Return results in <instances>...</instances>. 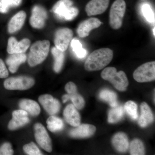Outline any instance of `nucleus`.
I'll use <instances>...</instances> for the list:
<instances>
[{"mask_svg":"<svg viewBox=\"0 0 155 155\" xmlns=\"http://www.w3.org/2000/svg\"><path fill=\"white\" fill-rule=\"evenodd\" d=\"M50 47V41L47 40L35 42L31 47L28 54V65L34 67L44 62L48 55Z\"/></svg>","mask_w":155,"mask_h":155,"instance_id":"nucleus-2","label":"nucleus"},{"mask_svg":"<svg viewBox=\"0 0 155 155\" xmlns=\"http://www.w3.org/2000/svg\"><path fill=\"white\" fill-rule=\"evenodd\" d=\"M126 9L124 0H116L113 3L109 14V23L113 29L117 30L122 27Z\"/></svg>","mask_w":155,"mask_h":155,"instance_id":"nucleus-5","label":"nucleus"},{"mask_svg":"<svg viewBox=\"0 0 155 155\" xmlns=\"http://www.w3.org/2000/svg\"><path fill=\"white\" fill-rule=\"evenodd\" d=\"M71 42V47L78 58L81 59L86 57L87 51L82 47V44L79 40L75 38L73 39Z\"/></svg>","mask_w":155,"mask_h":155,"instance_id":"nucleus-30","label":"nucleus"},{"mask_svg":"<svg viewBox=\"0 0 155 155\" xmlns=\"http://www.w3.org/2000/svg\"><path fill=\"white\" fill-rule=\"evenodd\" d=\"M100 98L103 101L109 103L112 107L118 105L117 101V95L114 92L109 90H103L100 93Z\"/></svg>","mask_w":155,"mask_h":155,"instance_id":"nucleus-27","label":"nucleus"},{"mask_svg":"<svg viewBox=\"0 0 155 155\" xmlns=\"http://www.w3.org/2000/svg\"><path fill=\"white\" fill-rule=\"evenodd\" d=\"M8 75V71L5 64L3 60L0 59V78H6Z\"/></svg>","mask_w":155,"mask_h":155,"instance_id":"nucleus-35","label":"nucleus"},{"mask_svg":"<svg viewBox=\"0 0 155 155\" xmlns=\"http://www.w3.org/2000/svg\"><path fill=\"white\" fill-rule=\"evenodd\" d=\"M130 153L131 155L145 154L144 145L140 140L136 139L131 141L130 144Z\"/></svg>","mask_w":155,"mask_h":155,"instance_id":"nucleus-29","label":"nucleus"},{"mask_svg":"<svg viewBox=\"0 0 155 155\" xmlns=\"http://www.w3.org/2000/svg\"><path fill=\"white\" fill-rule=\"evenodd\" d=\"M31 41L28 38L23 39L18 41L14 37H11L8 40L7 52L10 54L24 53L30 46Z\"/></svg>","mask_w":155,"mask_h":155,"instance_id":"nucleus-12","label":"nucleus"},{"mask_svg":"<svg viewBox=\"0 0 155 155\" xmlns=\"http://www.w3.org/2000/svg\"><path fill=\"white\" fill-rule=\"evenodd\" d=\"M64 119L66 122L73 127L80 125L81 117L74 105L70 104L65 108L64 112Z\"/></svg>","mask_w":155,"mask_h":155,"instance_id":"nucleus-19","label":"nucleus"},{"mask_svg":"<svg viewBox=\"0 0 155 155\" xmlns=\"http://www.w3.org/2000/svg\"><path fill=\"white\" fill-rule=\"evenodd\" d=\"M73 5L71 0H59L53 6V12L59 19L71 21L77 17L79 13L78 9L72 7Z\"/></svg>","mask_w":155,"mask_h":155,"instance_id":"nucleus-4","label":"nucleus"},{"mask_svg":"<svg viewBox=\"0 0 155 155\" xmlns=\"http://www.w3.org/2000/svg\"><path fill=\"white\" fill-rule=\"evenodd\" d=\"M65 89L68 94L63 96V102L65 103L70 99L75 108L78 110L82 109L84 107L85 102L82 96L78 93L77 87L75 84L72 82H68L65 86Z\"/></svg>","mask_w":155,"mask_h":155,"instance_id":"nucleus-10","label":"nucleus"},{"mask_svg":"<svg viewBox=\"0 0 155 155\" xmlns=\"http://www.w3.org/2000/svg\"><path fill=\"white\" fill-rule=\"evenodd\" d=\"M124 109L121 105H117L111 109L108 114L109 123H114L119 122L124 116Z\"/></svg>","mask_w":155,"mask_h":155,"instance_id":"nucleus-26","label":"nucleus"},{"mask_svg":"<svg viewBox=\"0 0 155 155\" xmlns=\"http://www.w3.org/2000/svg\"><path fill=\"white\" fill-rule=\"evenodd\" d=\"M155 27L153 28V34L154 36L155 37Z\"/></svg>","mask_w":155,"mask_h":155,"instance_id":"nucleus-36","label":"nucleus"},{"mask_svg":"<svg viewBox=\"0 0 155 155\" xmlns=\"http://www.w3.org/2000/svg\"><path fill=\"white\" fill-rule=\"evenodd\" d=\"M102 22L97 18H90L81 22L77 29V33L81 38H85L89 35L93 29L99 27Z\"/></svg>","mask_w":155,"mask_h":155,"instance_id":"nucleus-16","label":"nucleus"},{"mask_svg":"<svg viewBox=\"0 0 155 155\" xmlns=\"http://www.w3.org/2000/svg\"><path fill=\"white\" fill-rule=\"evenodd\" d=\"M96 130L94 125L89 124L79 125L74 129L70 130L69 134L73 138H87L93 135Z\"/></svg>","mask_w":155,"mask_h":155,"instance_id":"nucleus-17","label":"nucleus"},{"mask_svg":"<svg viewBox=\"0 0 155 155\" xmlns=\"http://www.w3.org/2000/svg\"><path fill=\"white\" fill-rule=\"evenodd\" d=\"M73 32L70 28H61L56 31L54 35L55 47L58 49L65 52L69 47L73 38Z\"/></svg>","mask_w":155,"mask_h":155,"instance_id":"nucleus-8","label":"nucleus"},{"mask_svg":"<svg viewBox=\"0 0 155 155\" xmlns=\"http://www.w3.org/2000/svg\"><path fill=\"white\" fill-rule=\"evenodd\" d=\"M46 122L48 129L51 132H57L62 130L64 127L63 120L53 115H51L48 118Z\"/></svg>","mask_w":155,"mask_h":155,"instance_id":"nucleus-25","label":"nucleus"},{"mask_svg":"<svg viewBox=\"0 0 155 155\" xmlns=\"http://www.w3.org/2000/svg\"><path fill=\"white\" fill-rule=\"evenodd\" d=\"M24 152L27 155H43L38 147L33 142L25 145L23 147Z\"/></svg>","mask_w":155,"mask_h":155,"instance_id":"nucleus-33","label":"nucleus"},{"mask_svg":"<svg viewBox=\"0 0 155 155\" xmlns=\"http://www.w3.org/2000/svg\"><path fill=\"white\" fill-rule=\"evenodd\" d=\"M14 153V150L10 143H5L0 147V155H12Z\"/></svg>","mask_w":155,"mask_h":155,"instance_id":"nucleus-34","label":"nucleus"},{"mask_svg":"<svg viewBox=\"0 0 155 155\" xmlns=\"http://www.w3.org/2000/svg\"><path fill=\"white\" fill-rule=\"evenodd\" d=\"M22 0H0V13L6 14L12 8L21 5Z\"/></svg>","mask_w":155,"mask_h":155,"instance_id":"nucleus-28","label":"nucleus"},{"mask_svg":"<svg viewBox=\"0 0 155 155\" xmlns=\"http://www.w3.org/2000/svg\"><path fill=\"white\" fill-rule=\"evenodd\" d=\"M141 115L138 120V124L141 127H145L153 121V115L150 108L145 102L140 105Z\"/></svg>","mask_w":155,"mask_h":155,"instance_id":"nucleus-22","label":"nucleus"},{"mask_svg":"<svg viewBox=\"0 0 155 155\" xmlns=\"http://www.w3.org/2000/svg\"><path fill=\"white\" fill-rule=\"evenodd\" d=\"M125 109L126 113L131 119L133 120L137 119V106L135 103L132 101H128L125 104Z\"/></svg>","mask_w":155,"mask_h":155,"instance_id":"nucleus-32","label":"nucleus"},{"mask_svg":"<svg viewBox=\"0 0 155 155\" xmlns=\"http://www.w3.org/2000/svg\"><path fill=\"white\" fill-rule=\"evenodd\" d=\"M141 11L143 17L148 22L153 23L155 22V15L151 7L147 3L143 4L141 7Z\"/></svg>","mask_w":155,"mask_h":155,"instance_id":"nucleus-31","label":"nucleus"},{"mask_svg":"<svg viewBox=\"0 0 155 155\" xmlns=\"http://www.w3.org/2000/svg\"><path fill=\"white\" fill-rule=\"evenodd\" d=\"M33 78L27 76H20L7 78L4 81V86L8 90H26L34 85Z\"/></svg>","mask_w":155,"mask_h":155,"instance_id":"nucleus-6","label":"nucleus"},{"mask_svg":"<svg viewBox=\"0 0 155 155\" xmlns=\"http://www.w3.org/2000/svg\"><path fill=\"white\" fill-rule=\"evenodd\" d=\"M110 0H91L85 6V11L89 17L103 14L108 8Z\"/></svg>","mask_w":155,"mask_h":155,"instance_id":"nucleus-15","label":"nucleus"},{"mask_svg":"<svg viewBox=\"0 0 155 155\" xmlns=\"http://www.w3.org/2000/svg\"><path fill=\"white\" fill-rule=\"evenodd\" d=\"M26 17V13L23 11H20L14 15L9 21L8 32L13 34L20 30L25 23Z\"/></svg>","mask_w":155,"mask_h":155,"instance_id":"nucleus-18","label":"nucleus"},{"mask_svg":"<svg viewBox=\"0 0 155 155\" xmlns=\"http://www.w3.org/2000/svg\"><path fill=\"white\" fill-rule=\"evenodd\" d=\"M103 79L110 82L115 88L120 91H125L128 86V81L125 72L122 71L117 72L115 67L105 68L101 72Z\"/></svg>","mask_w":155,"mask_h":155,"instance_id":"nucleus-3","label":"nucleus"},{"mask_svg":"<svg viewBox=\"0 0 155 155\" xmlns=\"http://www.w3.org/2000/svg\"><path fill=\"white\" fill-rule=\"evenodd\" d=\"M114 56L113 51L109 48H103L92 52L84 63L87 71H98L107 66Z\"/></svg>","mask_w":155,"mask_h":155,"instance_id":"nucleus-1","label":"nucleus"},{"mask_svg":"<svg viewBox=\"0 0 155 155\" xmlns=\"http://www.w3.org/2000/svg\"><path fill=\"white\" fill-rule=\"evenodd\" d=\"M133 77L136 81L140 83L155 80V61L148 62L140 66L134 72Z\"/></svg>","mask_w":155,"mask_h":155,"instance_id":"nucleus-7","label":"nucleus"},{"mask_svg":"<svg viewBox=\"0 0 155 155\" xmlns=\"http://www.w3.org/2000/svg\"><path fill=\"white\" fill-rule=\"evenodd\" d=\"M112 141L114 147L119 152H125L128 149L129 142L125 133L119 132L116 134L112 139Z\"/></svg>","mask_w":155,"mask_h":155,"instance_id":"nucleus-21","label":"nucleus"},{"mask_svg":"<svg viewBox=\"0 0 155 155\" xmlns=\"http://www.w3.org/2000/svg\"><path fill=\"white\" fill-rule=\"evenodd\" d=\"M29 121L27 112L22 109L17 110L12 113V119L9 122L8 128L11 130H16L28 124Z\"/></svg>","mask_w":155,"mask_h":155,"instance_id":"nucleus-13","label":"nucleus"},{"mask_svg":"<svg viewBox=\"0 0 155 155\" xmlns=\"http://www.w3.org/2000/svg\"><path fill=\"white\" fill-rule=\"evenodd\" d=\"M38 101L45 110L50 115H55L60 111L61 104L58 100L54 98L51 95H42L39 97Z\"/></svg>","mask_w":155,"mask_h":155,"instance_id":"nucleus-14","label":"nucleus"},{"mask_svg":"<svg viewBox=\"0 0 155 155\" xmlns=\"http://www.w3.org/2000/svg\"><path fill=\"white\" fill-rule=\"evenodd\" d=\"M35 137L39 145L48 153L52 150L51 140L44 126L41 123L34 126Z\"/></svg>","mask_w":155,"mask_h":155,"instance_id":"nucleus-9","label":"nucleus"},{"mask_svg":"<svg viewBox=\"0 0 155 155\" xmlns=\"http://www.w3.org/2000/svg\"><path fill=\"white\" fill-rule=\"evenodd\" d=\"M48 18V14L45 9L40 5H35L31 11L29 23L31 27L40 29L44 27Z\"/></svg>","mask_w":155,"mask_h":155,"instance_id":"nucleus-11","label":"nucleus"},{"mask_svg":"<svg viewBox=\"0 0 155 155\" xmlns=\"http://www.w3.org/2000/svg\"><path fill=\"white\" fill-rule=\"evenodd\" d=\"M27 60V56L24 53L12 54L6 60V63L9 71L12 73H15L21 64L25 63Z\"/></svg>","mask_w":155,"mask_h":155,"instance_id":"nucleus-20","label":"nucleus"},{"mask_svg":"<svg viewBox=\"0 0 155 155\" xmlns=\"http://www.w3.org/2000/svg\"><path fill=\"white\" fill-rule=\"evenodd\" d=\"M51 52L54 59V71L56 73H59L61 72L64 65V58H65L64 52L58 49L55 47H54L52 48Z\"/></svg>","mask_w":155,"mask_h":155,"instance_id":"nucleus-24","label":"nucleus"},{"mask_svg":"<svg viewBox=\"0 0 155 155\" xmlns=\"http://www.w3.org/2000/svg\"><path fill=\"white\" fill-rule=\"evenodd\" d=\"M20 109L24 110L31 116H38L41 112L39 105L35 101L30 99H23L19 103Z\"/></svg>","mask_w":155,"mask_h":155,"instance_id":"nucleus-23","label":"nucleus"},{"mask_svg":"<svg viewBox=\"0 0 155 155\" xmlns=\"http://www.w3.org/2000/svg\"><path fill=\"white\" fill-rule=\"evenodd\" d=\"M140 1H147V0H140Z\"/></svg>","mask_w":155,"mask_h":155,"instance_id":"nucleus-37","label":"nucleus"}]
</instances>
